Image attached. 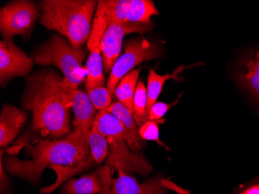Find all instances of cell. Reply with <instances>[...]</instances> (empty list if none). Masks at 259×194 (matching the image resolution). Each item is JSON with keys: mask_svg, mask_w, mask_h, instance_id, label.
Listing matches in <instances>:
<instances>
[{"mask_svg": "<svg viewBox=\"0 0 259 194\" xmlns=\"http://www.w3.org/2000/svg\"><path fill=\"white\" fill-rule=\"evenodd\" d=\"M62 77L53 70L44 69L27 77L22 99L23 110L33 114L31 128L45 138H62L72 132L70 109L60 84Z\"/></svg>", "mask_w": 259, "mask_h": 194, "instance_id": "cell-1", "label": "cell"}, {"mask_svg": "<svg viewBox=\"0 0 259 194\" xmlns=\"http://www.w3.org/2000/svg\"><path fill=\"white\" fill-rule=\"evenodd\" d=\"M29 160H21L14 154L4 158L6 171L37 184L47 167L52 165L75 169L88 157L90 148L88 135L72 131L65 138L37 140L24 144Z\"/></svg>", "mask_w": 259, "mask_h": 194, "instance_id": "cell-2", "label": "cell"}, {"mask_svg": "<svg viewBox=\"0 0 259 194\" xmlns=\"http://www.w3.org/2000/svg\"><path fill=\"white\" fill-rule=\"evenodd\" d=\"M97 6L95 0H42L40 23L81 49L90 39Z\"/></svg>", "mask_w": 259, "mask_h": 194, "instance_id": "cell-3", "label": "cell"}, {"mask_svg": "<svg viewBox=\"0 0 259 194\" xmlns=\"http://www.w3.org/2000/svg\"><path fill=\"white\" fill-rule=\"evenodd\" d=\"M92 128L107 138L109 154L106 165L117 173L122 171L147 176L152 172L149 162L142 154L130 148L125 138L123 126L114 115L107 110L99 112Z\"/></svg>", "mask_w": 259, "mask_h": 194, "instance_id": "cell-4", "label": "cell"}, {"mask_svg": "<svg viewBox=\"0 0 259 194\" xmlns=\"http://www.w3.org/2000/svg\"><path fill=\"white\" fill-rule=\"evenodd\" d=\"M33 55L35 63L58 67L65 75L64 78L77 88L88 76L87 67L82 64L87 56V49H75L60 35H52Z\"/></svg>", "mask_w": 259, "mask_h": 194, "instance_id": "cell-5", "label": "cell"}, {"mask_svg": "<svg viewBox=\"0 0 259 194\" xmlns=\"http://www.w3.org/2000/svg\"><path fill=\"white\" fill-rule=\"evenodd\" d=\"M40 7L33 1H12L0 10V32L3 40L12 41L17 35L24 40L30 38L39 17Z\"/></svg>", "mask_w": 259, "mask_h": 194, "instance_id": "cell-6", "label": "cell"}, {"mask_svg": "<svg viewBox=\"0 0 259 194\" xmlns=\"http://www.w3.org/2000/svg\"><path fill=\"white\" fill-rule=\"evenodd\" d=\"M124 52L110 71L107 81V89L111 96H114L115 90L120 80L133 71L135 67L142 62L156 59L161 55L159 45L145 38H136L126 42Z\"/></svg>", "mask_w": 259, "mask_h": 194, "instance_id": "cell-7", "label": "cell"}, {"mask_svg": "<svg viewBox=\"0 0 259 194\" xmlns=\"http://www.w3.org/2000/svg\"><path fill=\"white\" fill-rule=\"evenodd\" d=\"M107 27L108 22L104 5L103 0H100L93 20L91 34L87 42V48L90 51V55L85 65L88 71V76L85 81L87 91L97 87H104L105 75L103 74L101 42Z\"/></svg>", "mask_w": 259, "mask_h": 194, "instance_id": "cell-8", "label": "cell"}, {"mask_svg": "<svg viewBox=\"0 0 259 194\" xmlns=\"http://www.w3.org/2000/svg\"><path fill=\"white\" fill-rule=\"evenodd\" d=\"M88 142L90 148V154L77 169H71L68 167L55 165L50 166L58 177L55 183L40 189L41 194L52 193L70 178L101 164L108 157L109 145L107 138L94 128H92L89 133Z\"/></svg>", "mask_w": 259, "mask_h": 194, "instance_id": "cell-9", "label": "cell"}, {"mask_svg": "<svg viewBox=\"0 0 259 194\" xmlns=\"http://www.w3.org/2000/svg\"><path fill=\"white\" fill-rule=\"evenodd\" d=\"M108 26L113 23H151V17L159 15L151 0H103Z\"/></svg>", "mask_w": 259, "mask_h": 194, "instance_id": "cell-10", "label": "cell"}, {"mask_svg": "<svg viewBox=\"0 0 259 194\" xmlns=\"http://www.w3.org/2000/svg\"><path fill=\"white\" fill-rule=\"evenodd\" d=\"M60 87L67 106L73 109V131L88 135L97 115V110L93 106L88 93L78 90L65 78L62 79Z\"/></svg>", "mask_w": 259, "mask_h": 194, "instance_id": "cell-11", "label": "cell"}, {"mask_svg": "<svg viewBox=\"0 0 259 194\" xmlns=\"http://www.w3.org/2000/svg\"><path fill=\"white\" fill-rule=\"evenodd\" d=\"M152 23H119L107 27L101 42L103 69L111 71L121 53L123 37L133 33H144L152 30Z\"/></svg>", "mask_w": 259, "mask_h": 194, "instance_id": "cell-12", "label": "cell"}, {"mask_svg": "<svg viewBox=\"0 0 259 194\" xmlns=\"http://www.w3.org/2000/svg\"><path fill=\"white\" fill-rule=\"evenodd\" d=\"M33 60L12 41L0 42V84L5 87L15 77L27 76Z\"/></svg>", "mask_w": 259, "mask_h": 194, "instance_id": "cell-13", "label": "cell"}, {"mask_svg": "<svg viewBox=\"0 0 259 194\" xmlns=\"http://www.w3.org/2000/svg\"><path fill=\"white\" fill-rule=\"evenodd\" d=\"M114 169L107 165L79 179H71L63 185L62 194H113Z\"/></svg>", "mask_w": 259, "mask_h": 194, "instance_id": "cell-14", "label": "cell"}, {"mask_svg": "<svg viewBox=\"0 0 259 194\" xmlns=\"http://www.w3.org/2000/svg\"><path fill=\"white\" fill-rule=\"evenodd\" d=\"M237 82L259 104V48L248 51L240 58Z\"/></svg>", "mask_w": 259, "mask_h": 194, "instance_id": "cell-15", "label": "cell"}, {"mask_svg": "<svg viewBox=\"0 0 259 194\" xmlns=\"http://www.w3.org/2000/svg\"><path fill=\"white\" fill-rule=\"evenodd\" d=\"M168 188L163 184L162 178L148 179L140 183L135 177L124 172H118L113 183V194H167Z\"/></svg>", "mask_w": 259, "mask_h": 194, "instance_id": "cell-16", "label": "cell"}, {"mask_svg": "<svg viewBox=\"0 0 259 194\" xmlns=\"http://www.w3.org/2000/svg\"><path fill=\"white\" fill-rule=\"evenodd\" d=\"M27 119V113L10 105H4L0 115V146L6 148L17 138Z\"/></svg>", "mask_w": 259, "mask_h": 194, "instance_id": "cell-17", "label": "cell"}, {"mask_svg": "<svg viewBox=\"0 0 259 194\" xmlns=\"http://www.w3.org/2000/svg\"><path fill=\"white\" fill-rule=\"evenodd\" d=\"M107 111L114 115L120 121L124 131L125 138L130 148L136 152L141 150L143 146V139L138 134V125L133 113L120 101L112 103Z\"/></svg>", "mask_w": 259, "mask_h": 194, "instance_id": "cell-18", "label": "cell"}, {"mask_svg": "<svg viewBox=\"0 0 259 194\" xmlns=\"http://www.w3.org/2000/svg\"><path fill=\"white\" fill-rule=\"evenodd\" d=\"M199 64H193V65L185 66V65H180L176 68L173 73L165 74V75H158L156 71L154 69H150L149 73L148 76V87H147V92H148V104H147V115L148 114V111L151 109V106L156 103L158 100V96L161 94L162 91L164 83H166L168 80H176V82L183 81V77L180 76V74L182 71H184L186 68H192L195 65Z\"/></svg>", "mask_w": 259, "mask_h": 194, "instance_id": "cell-19", "label": "cell"}, {"mask_svg": "<svg viewBox=\"0 0 259 194\" xmlns=\"http://www.w3.org/2000/svg\"><path fill=\"white\" fill-rule=\"evenodd\" d=\"M141 68L134 69L120 80L114 92L118 101L123 103L134 114V96L138 86Z\"/></svg>", "mask_w": 259, "mask_h": 194, "instance_id": "cell-20", "label": "cell"}, {"mask_svg": "<svg viewBox=\"0 0 259 194\" xmlns=\"http://www.w3.org/2000/svg\"><path fill=\"white\" fill-rule=\"evenodd\" d=\"M148 92L143 81L138 82L134 96V118L138 127L148 121L147 115Z\"/></svg>", "mask_w": 259, "mask_h": 194, "instance_id": "cell-21", "label": "cell"}, {"mask_svg": "<svg viewBox=\"0 0 259 194\" xmlns=\"http://www.w3.org/2000/svg\"><path fill=\"white\" fill-rule=\"evenodd\" d=\"M87 92L90 100L97 110L106 111L108 110L112 104V96L108 89L105 87H97Z\"/></svg>", "mask_w": 259, "mask_h": 194, "instance_id": "cell-22", "label": "cell"}, {"mask_svg": "<svg viewBox=\"0 0 259 194\" xmlns=\"http://www.w3.org/2000/svg\"><path fill=\"white\" fill-rule=\"evenodd\" d=\"M164 120L161 121H148L145 124L141 125L138 128V134L140 137L143 140L146 141H153L158 143L160 146L167 148L166 145L164 143L161 142L159 138V127L158 124L163 123Z\"/></svg>", "mask_w": 259, "mask_h": 194, "instance_id": "cell-23", "label": "cell"}, {"mask_svg": "<svg viewBox=\"0 0 259 194\" xmlns=\"http://www.w3.org/2000/svg\"><path fill=\"white\" fill-rule=\"evenodd\" d=\"M179 100H180V99L176 100L174 103H171V104L162 103V102H156L155 104L151 106V109L148 111V121H161V120H162L164 115L169 110L170 108L178 103Z\"/></svg>", "mask_w": 259, "mask_h": 194, "instance_id": "cell-24", "label": "cell"}, {"mask_svg": "<svg viewBox=\"0 0 259 194\" xmlns=\"http://www.w3.org/2000/svg\"><path fill=\"white\" fill-rule=\"evenodd\" d=\"M237 194H259V176L237 189Z\"/></svg>", "mask_w": 259, "mask_h": 194, "instance_id": "cell-25", "label": "cell"}, {"mask_svg": "<svg viewBox=\"0 0 259 194\" xmlns=\"http://www.w3.org/2000/svg\"><path fill=\"white\" fill-rule=\"evenodd\" d=\"M4 151H1V154H0V188H1V194H4V192H6L7 188H8L9 185H10V179L8 176H7L5 173H4V157H3V154H4Z\"/></svg>", "mask_w": 259, "mask_h": 194, "instance_id": "cell-26", "label": "cell"}]
</instances>
